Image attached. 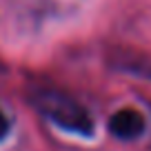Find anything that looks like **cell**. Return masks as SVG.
<instances>
[{
    "mask_svg": "<svg viewBox=\"0 0 151 151\" xmlns=\"http://www.w3.org/2000/svg\"><path fill=\"white\" fill-rule=\"evenodd\" d=\"M31 102L47 120L58 124L60 129L73 131L78 136H91L93 133V120L89 111L76 98L60 89H38L33 91Z\"/></svg>",
    "mask_w": 151,
    "mask_h": 151,
    "instance_id": "1",
    "label": "cell"
},
{
    "mask_svg": "<svg viewBox=\"0 0 151 151\" xmlns=\"http://www.w3.org/2000/svg\"><path fill=\"white\" fill-rule=\"evenodd\" d=\"M145 127H147L145 116L131 107L120 109V111H116L109 118V131L116 138H120V140H136V138H140L145 133Z\"/></svg>",
    "mask_w": 151,
    "mask_h": 151,
    "instance_id": "2",
    "label": "cell"
},
{
    "mask_svg": "<svg viewBox=\"0 0 151 151\" xmlns=\"http://www.w3.org/2000/svg\"><path fill=\"white\" fill-rule=\"evenodd\" d=\"M9 133V120H7V116L2 113V109H0V140Z\"/></svg>",
    "mask_w": 151,
    "mask_h": 151,
    "instance_id": "3",
    "label": "cell"
}]
</instances>
